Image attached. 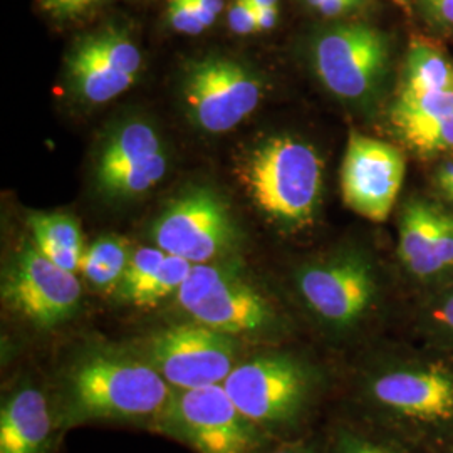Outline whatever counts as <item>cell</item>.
Masks as SVG:
<instances>
[{
	"label": "cell",
	"instance_id": "obj_2",
	"mask_svg": "<svg viewBox=\"0 0 453 453\" xmlns=\"http://www.w3.org/2000/svg\"><path fill=\"white\" fill-rule=\"evenodd\" d=\"M175 391L145 357L118 349L82 355L65 374V418L142 421L162 418Z\"/></svg>",
	"mask_w": 453,
	"mask_h": 453
},
{
	"label": "cell",
	"instance_id": "obj_15",
	"mask_svg": "<svg viewBox=\"0 0 453 453\" xmlns=\"http://www.w3.org/2000/svg\"><path fill=\"white\" fill-rule=\"evenodd\" d=\"M166 166V153L157 130L145 121H128L101 148L97 187L113 198L146 194L162 181Z\"/></svg>",
	"mask_w": 453,
	"mask_h": 453
},
{
	"label": "cell",
	"instance_id": "obj_39",
	"mask_svg": "<svg viewBox=\"0 0 453 453\" xmlns=\"http://www.w3.org/2000/svg\"><path fill=\"white\" fill-rule=\"evenodd\" d=\"M449 196H450V198H453V192L452 194H449Z\"/></svg>",
	"mask_w": 453,
	"mask_h": 453
},
{
	"label": "cell",
	"instance_id": "obj_30",
	"mask_svg": "<svg viewBox=\"0 0 453 453\" xmlns=\"http://www.w3.org/2000/svg\"><path fill=\"white\" fill-rule=\"evenodd\" d=\"M97 0H42L44 9L58 17L78 16L95 5Z\"/></svg>",
	"mask_w": 453,
	"mask_h": 453
},
{
	"label": "cell",
	"instance_id": "obj_7",
	"mask_svg": "<svg viewBox=\"0 0 453 453\" xmlns=\"http://www.w3.org/2000/svg\"><path fill=\"white\" fill-rule=\"evenodd\" d=\"M151 237L170 256L209 264L235 249L237 226L220 195L207 187H195L165 207L153 224Z\"/></svg>",
	"mask_w": 453,
	"mask_h": 453
},
{
	"label": "cell",
	"instance_id": "obj_1",
	"mask_svg": "<svg viewBox=\"0 0 453 453\" xmlns=\"http://www.w3.org/2000/svg\"><path fill=\"white\" fill-rule=\"evenodd\" d=\"M357 388L372 420L410 449L438 453L453 445L452 355L376 357Z\"/></svg>",
	"mask_w": 453,
	"mask_h": 453
},
{
	"label": "cell",
	"instance_id": "obj_11",
	"mask_svg": "<svg viewBox=\"0 0 453 453\" xmlns=\"http://www.w3.org/2000/svg\"><path fill=\"white\" fill-rule=\"evenodd\" d=\"M389 61L387 37L368 24H342L318 39L314 65L334 96L361 101L372 96Z\"/></svg>",
	"mask_w": 453,
	"mask_h": 453
},
{
	"label": "cell",
	"instance_id": "obj_33",
	"mask_svg": "<svg viewBox=\"0 0 453 453\" xmlns=\"http://www.w3.org/2000/svg\"><path fill=\"white\" fill-rule=\"evenodd\" d=\"M425 5L440 24L453 26V0H425Z\"/></svg>",
	"mask_w": 453,
	"mask_h": 453
},
{
	"label": "cell",
	"instance_id": "obj_6",
	"mask_svg": "<svg viewBox=\"0 0 453 453\" xmlns=\"http://www.w3.org/2000/svg\"><path fill=\"white\" fill-rule=\"evenodd\" d=\"M296 286L312 316L336 334L355 331L380 294L376 267L359 250L311 262L296 275Z\"/></svg>",
	"mask_w": 453,
	"mask_h": 453
},
{
	"label": "cell",
	"instance_id": "obj_26",
	"mask_svg": "<svg viewBox=\"0 0 453 453\" xmlns=\"http://www.w3.org/2000/svg\"><path fill=\"white\" fill-rule=\"evenodd\" d=\"M420 153L453 150V113L403 138Z\"/></svg>",
	"mask_w": 453,
	"mask_h": 453
},
{
	"label": "cell",
	"instance_id": "obj_3",
	"mask_svg": "<svg viewBox=\"0 0 453 453\" xmlns=\"http://www.w3.org/2000/svg\"><path fill=\"white\" fill-rule=\"evenodd\" d=\"M239 179L271 220L301 228L314 219L319 205L323 162L308 143L286 134L273 136L245 157Z\"/></svg>",
	"mask_w": 453,
	"mask_h": 453
},
{
	"label": "cell",
	"instance_id": "obj_20",
	"mask_svg": "<svg viewBox=\"0 0 453 453\" xmlns=\"http://www.w3.org/2000/svg\"><path fill=\"white\" fill-rule=\"evenodd\" d=\"M443 89H453L452 67L438 49L415 41L408 49L400 96H420Z\"/></svg>",
	"mask_w": 453,
	"mask_h": 453
},
{
	"label": "cell",
	"instance_id": "obj_22",
	"mask_svg": "<svg viewBox=\"0 0 453 453\" xmlns=\"http://www.w3.org/2000/svg\"><path fill=\"white\" fill-rule=\"evenodd\" d=\"M194 264L188 260L181 259L177 256L166 254L162 264L158 265L157 273L150 279V282L133 299L131 304L138 308H155L168 296H173L180 291L181 284L190 274Z\"/></svg>",
	"mask_w": 453,
	"mask_h": 453
},
{
	"label": "cell",
	"instance_id": "obj_32",
	"mask_svg": "<svg viewBox=\"0 0 453 453\" xmlns=\"http://www.w3.org/2000/svg\"><path fill=\"white\" fill-rule=\"evenodd\" d=\"M308 4L327 17L341 16L357 5L353 0H308Z\"/></svg>",
	"mask_w": 453,
	"mask_h": 453
},
{
	"label": "cell",
	"instance_id": "obj_18",
	"mask_svg": "<svg viewBox=\"0 0 453 453\" xmlns=\"http://www.w3.org/2000/svg\"><path fill=\"white\" fill-rule=\"evenodd\" d=\"M29 226L34 243L48 259L65 271H80L84 247L81 226L74 217L65 213H33Z\"/></svg>",
	"mask_w": 453,
	"mask_h": 453
},
{
	"label": "cell",
	"instance_id": "obj_12",
	"mask_svg": "<svg viewBox=\"0 0 453 453\" xmlns=\"http://www.w3.org/2000/svg\"><path fill=\"white\" fill-rule=\"evenodd\" d=\"M2 299L34 326L54 327L76 312L81 282L76 273L48 259L35 243H27L4 275Z\"/></svg>",
	"mask_w": 453,
	"mask_h": 453
},
{
	"label": "cell",
	"instance_id": "obj_14",
	"mask_svg": "<svg viewBox=\"0 0 453 453\" xmlns=\"http://www.w3.org/2000/svg\"><path fill=\"white\" fill-rule=\"evenodd\" d=\"M142 52L114 29L89 34L67 58V81L81 101L103 104L128 91L142 69Z\"/></svg>",
	"mask_w": 453,
	"mask_h": 453
},
{
	"label": "cell",
	"instance_id": "obj_35",
	"mask_svg": "<svg viewBox=\"0 0 453 453\" xmlns=\"http://www.w3.org/2000/svg\"><path fill=\"white\" fill-rule=\"evenodd\" d=\"M438 181H440V187L447 192V194H452L453 192V163H447L440 168L438 172Z\"/></svg>",
	"mask_w": 453,
	"mask_h": 453
},
{
	"label": "cell",
	"instance_id": "obj_17",
	"mask_svg": "<svg viewBox=\"0 0 453 453\" xmlns=\"http://www.w3.org/2000/svg\"><path fill=\"white\" fill-rule=\"evenodd\" d=\"M438 213L435 207L415 200L402 215L398 254L406 271L420 280L441 277L437 259Z\"/></svg>",
	"mask_w": 453,
	"mask_h": 453
},
{
	"label": "cell",
	"instance_id": "obj_10",
	"mask_svg": "<svg viewBox=\"0 0 453 453\" xmlns=\"http://www.w3.org/2000/svg\"><path fill=\"white\" fill-rule=\"evenodd\" d=\"M181 88L192 121L207 133L234 130L256 111L262 97V82L249 67L217 56L190 65Z\"/></svg>",
	"mask_w": 453,
	"mask_h": 453
},
{
	"label": "cell",
	"instance_id": "obj_25",
	"mask_svg": "<svg viewBox=\"0 0 453 453\" xmlns=\"http://www.w3.org/2000/svg\"><path fill=\"white\" fill-rule=\"evenodd\" d=\"M423 326L438 349L453 357V284L426 309Z\"/></svg>",
	"mask_w": 453,
	"mask_h": 453
},
{
	"label": "cell",
	"instance_id": "obj_37",
	"mask_svg": "<svg viewBox=\"0 0 453 453\" xmlns=\"http://www.w3.org/2000/svg\"><path fill=\"white\" fill-rule=\"evenodd\" d=\"M254 9H265V7H279V0H247Z\"/></svg>",
	"mask_w": 453,
	"mask_h": 453
},
{
	"label": "cell",
	"instance_id": "obj_19",
	"mask_svg": "<svg viewBox=\"0 0 453 453\" xmlns=\"http://www.w3.org/2000/svg\"><path fill=\"white\" fill-rule=\"evenodd\" d=\"M131 245L119 235L99 237L84 249L81 274L99 291H118L131 259Z\"/></svg>",
	"mask_w": 453,
	"mask_h": 453
},
{
	"label": "cell",
	"instance_id": "obj_5",
	"mask_svg": "<svg viewBox=\"0 0 453 453\" xmlns=\"http://www.w3.org/2000/svg\"><path fill=\"white\" fill-rule=\"evenodd\" d=\"M177 299L195 323L234 338L267 334L277 323L265 296L230 265L194 264Z\"/></svg>",
	"mask_w": 453,
	"mask_h": 453
},
{
	"label": "cell",
	"instance_id": "obj_34",
	"mask_svg": "<svg viewBox=\"0 0 453 453\" xmlns=\"http://www.w3.org/2000/svg\"><path fill=\"white\" fill-rule=\"evenodd\" d=\"M257 33H265L274 29L277 20H279V7H265V9H257Z\"/></svg>",
	"mask_w": 453,
	"mask_h": 453
},
{
	"label": "cell",
	"instance_id": "obj_24",
	"mask_svg": "<svg viewBox=\"0 0 453 453\" xmlns=\"http://www.w3.org/2000/svg\"><path fill=\"white\" fill-rule=\"evenodd\" d=\"M166 252H163L160 247H142L136 249L131 254L130 264L121 279V284L118 288L119 296L133 303V299L140 294V291L150 282V279L157 273L158 265L165 259Z\"/></svg>",
	"mask_w": 453,
	"mask_h": 453
},
{
	"label": "cell",
	"instance_id": "obj_9",
	"mask_svg": "<svg viewBox=\"0 0 453 453\" xmlns=\"http://www.w3.org/2000/svg\"><path fill=\"white\" fill-rule=\"evenodd\" d=\"M145 359L172 388H205L224 385L239 365V344L237 338L194 321L155 334Z\"/></svg>",
	"mask_w": 453,
	"mask_h": 453
},
{
	"label": "cell",
	"instance_id": "obj_29",
	"mask_svg": "<svg viewBox=\"0 0 453 453\" xmlns=\"http://www.w3.org/2000/svg\"><path fill=\"white\" fill-rule=\"evenodd\" d=\"M257 9L247 0H232L228 5V26L232 33L247 35L257 33Z\"/></svg>",
	"mask_w": 453,
	"mask_h": 453
},
{
	"label": "cell",
	"instance_id": "obj_28",
	"mask_svg": "<svg viewBox=\"0 0 453 453\" xmlns=\"http://www.w3.org/2000/svg\"><path fill=\"white\" fill-rule=\"evenodd\" d=\"M437 259L441 275L453 271V219L447 213H438Z\"/></svg>",
	"mask_w": 453,
	"mask_h": 453
},
{
	"label": "cell",
	"instance_id": "obj_38",
	"mask_svg": "<svg viewBox=\"0 0 453 453\" xmlns=\"http://www.w3.org/2000/svg\"><path fill=\"white\" fill-rule=\"evenodd\" d=\"M438 453H453V445H450V447H447V449H443L441 452Z\"/></svg>",
	"mask_w": 453,
	"mask_h": 453
},
{
	"label": "cell",
	"instance_id": "obj_4",
	"mask_svg": "<svg viewBox=\"0 0 453 453\" xmlns=\"http://www.w3.org/2000/svg\"><path fill=\"white\" fill-rule=\"evenodd\" d=\"M234 405L259 428L299 420L314 398L318 372L301 357L282 353L241 361L224 381Z\"/></svg>",
	"mask_w": 453,
	"mask_h": 453
},
{
	"label": "cell",
	"instance_id": "obj_40",
	"mask_svg": "<svg viewBox=\"0 0 453 453\" xmlns=\"http://www.w3.org/2000/svg\"><path fill=\"white\" fill-rule=\"evenodd\" d=\"M353 2H357V4H359V0H353Z\"/></svg>",
	"mask_w": 453,
	"mask_h": 453
},
{
	"label": "cell",
	"instance_id": "obj_31",
	"mask_svg": "<svg viewBox=\"0 0 453 453\" xmlns=\"http://www.w3.org/2000/svg\"><path fill=\"white\" fill-rule=\"evenodd\" d=\"M194 4L195 12L200 19V22L205 26V27H211L215 24L219 14L224 11L226 4L224 0H192Z\"/></svg>",
	"mask_w": 453,
	"mask_h": 453
},
{
	"label": "cell",
	"instance_id": "obj_23",
	"mask_svg": "<svg viewBox=\"0 0 453 453\" xmlns=\"http://www.w3.org/2000/svg\"><path fill=\"white\" fill-rule=\"evenodd\" d=\"M329 453H411V449L387 432H366L341 425L331 438Z\"/></svg>",
	"mask_w": 453,
	"mask_h": 453
},
{
	"label": "cell",
	"instance_id": "obj_8",
	"mask_svg": "<svg viewBox=\"0 0 453 453\" xmlns=\"http://www.w3.org/2000/svg\"><path fill=\"white\" fill-rule=\"evenodd\" d=\"M160 425L196 453H256L260 428L234 405L224 385L175 391Z\"/></svg>",
	"mask_w": 453,
	"mask_h": 453
},
{
	"label": "cell",
	"instance_id": "obj_21",
	"mask_svg": "<svg viewBox=\"0 0 453 453\" xmlns=\"http://www.w3.org/2000/svg\"><path fill=\"white\" fill-rule=\"evenodd\" d=\"M453 113V89L434 91L420 96H400L391 110L395 128L405 138Z\"/></svg>",
	"mask_w": 453,
	"mask_h": 453
},
{
	"label": "cell",
	"instance_id": "obj_27",
	"mask_svg": "<svg viewBox=\"0 0 453 453\" xmlns=\"http://www.w3.org/2000/svg\"><path fill=\"white\" fill-rule=\"evenodd\" d=\"M168 20L175 31L198 35L207 27L200 22L192 0H168Z\"/></svg>",
	"mask_w": 453,
	"mask_h": 453
},
{
	"label": "cell",
	"instance_id": "obj_13",
	"mask_svg": "<svg viewBox=\"0 0 453 453\" xmlns=\"http://www.w3.org/2000/svg\"><path fill=\"white\" fill-rule=\"evenodd\" d=\"M406 163L396 146L353 131L341 165V194L351 211L385 222L405 181Z\"/></svg>",
	"mask_w": 453,
	"mask_h": 453
},
{
	"label": "cell",
	"instance_id": "obj_36",
	"mask_svg": "<svg viewBox=\"0 0 453 453\" xmlns=\"http://www.w3.org/2000/svg\"><path fill=\"white\" fill-rule=\"evenodd\" d=\"M271 453H318L316 449L308 441H296V443H286Z\"/></svg>",
	"mask_w": 453,
	"mask_h": 453
},
{
	"label": "cell",
	"instance_id": "obj_16",
	"mask_svg": "<svg viewBox=\"0 0 453 453\" xmlns=\"http://www.w3.org/2000/svg\"><path fill=\"white\" fill-rule=\"evenodd\" d=\"M48 398L37 388H19L0 411V453H48L52 438Z\"/></svg>",
	"mask_w": 453,
	"mask_h": 453
}]
</instances>
